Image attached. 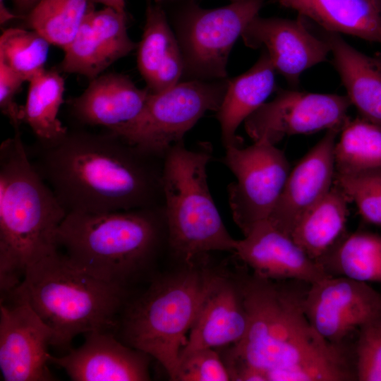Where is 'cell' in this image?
<instances>
[{
    "mask_svg": "<svg viewBox=\"0 0 381 381\" xmlns=\"http://www.w3.org/2000/svg\"><path fill=\"white\" fill-rule=\"evenodd\" d=\"M30 159L68 213L164 205L163 159L107 130L69 131L27 146Z\"/></svg>",
    "mask_w": 381,
    "mask_h": 381,
    "instance_id": "cell-1",
    "label": "cell"
},
{
    "mask_svg": "<svg viewBox=\"0 0 381 381\" xmlns=\"http://www.w3.org/2000/svg\"><path fill=\"white\" fill-rule=\"evenodd\" d=\"M248 323L243 339L220 354L231 380L267 381L273 371L346 356L308 319L306 292L275 280L239 274Z\"/></svg>",
    "mask_w": 381,
    "mask_h": 381,
    "instance_id": "cell-2",
    "label": "cell"
},
{
    "mask_svg": "<svg viewBox=\"0 0 381 381\" xmlns=\"http://www.w3.org/2000/svg\"><path fill=\"white\" fill-rule=\"evenodd\" d=\"M204 253L155 274L126 302L116 329L120 339L155 359L175 380L179 356L210 294L230 272L227 263Z\"/></svg>",
    "mask_w": 381,
    "mask_h": 381,
    "instance_id": "cell-3",
    "label": "cell"
},
{
    "mask_svg": "<svg viewBox=\"0 0 381 381\" xmlns=\"http://www.w3.org/2000/svg\"><path fill=\"white\" fill-rule=\"evenodd\" d=\"M58 248L76 267L130 289L155 274L168 251L164 205L104 213H68L56 233Z\"/></svg>",
    "mask_w": 381,
    "mask_h": 381,
    "instance_id": "cell-4",
    "label": "cell"
},
{
    "mask_svg": "<svg viewBox=\"0 0 381 381\" xmlns=\"http://www.w3.org/2000/svg\"><path fill=\"white\" fill-rule=\"evenodd\" d=\"M66 214L15 131L0 146L1 299L17 288L30 264L59 248L56 233Z\"/></svg>",
    "mask_w": 381,
    "mask_h": 381,
    "instance_id": "cell-5",
    "label": "cell"
},
{
    "mask_svg": "<svg viewBox=\"0 0 381 381\" xmlns=\"http://www.w3.org/2000/svg\"><path fill=\"white\" fill-rule=\"evenodd\" d=\"M11 296L27 301L51 328V346L67 351L79 334L116 329L131 294L75 266L58 248L30 264Z\"/></svg>",
    "mask_w": 381,
    "mask_h": 381,
    "instance_id": "cell-6",
    "label": "cell"
},
{
    "mask_svg": "<svg viewBox=\"0 0 381 381\" xmlns=\"http://www.w3.org/2000/svg\"><path fill=\"white\" fill-rule=\"evenodd\" d=\"M212 147L200 143L193 149L174 145L163 159L162 187L168 251L174 262L213 252L234 253L232 238L210 194L207 167Z\"/></svg>",
    "mask_w": 381,
    "mask_h": 381,
    "instance_id": "cell-7",
    "label": "cell"
},
{
    "mask_svg": "<svg viewBox=\"0 0 381 381\" xmlns=\"http://www.w3.org/2000/svg\"><path fill=\"white\" fill-rule=\"evenodd\" d=\"M174 32L183 62L184 80L227 78L230 52L265 0H243L205 8L197 0H155Z\"/></svg>",
    "mask_w": 381,
    "mask_h": 381,
    "instance_id": "cell-8",
    "label": "cell"
},
{
    "mask_svg": "<svg viewBox=\"0 0 381 381\" xmlns=\"http://www.w3.org/2000/svg\"><path fill=\"white\" fill-rule=\"evenodd\" d=\"M229 79L184 80L150 92L139 114L111 130L143 151L164 158L175 144L209 111H217Z\"/></svg>",
    "mask_w": 381,
    "mask_h": 381,
    "instance_id": "cell-9",
    "label": "cell"
},
{
    "mask_svg": "<svg viewBox=\"0 0 381 381\" xmlns=\"http://www.w3.org/2000/svg\"><path fill=\"white\" fill-rule=\"evenodd\" d=\"M224 164L236 180L228 186L234 221L246 235L269 219L284 187L290 165L284 153L265 140L226 148Z\"/></svg>",
    "mask_w": 381,
    "mask_h": 381,
    "instance_id": "cell-10",
    "label": "cell"
},
{
    "mask_svg": "<svg viewBox=\"0 0 381 381\" xmlns=\"http://www.w3.org/2000/svg\"><path fill=\"white\" fill-rule=\"evenodd\" d=\"M351 106L346 95L280 89L245 120L244 126L253 141L276 145L286 136L342 128Z\"/></svg>",
    "mask_w": 381,
    "mask_h": 381,
    "instance_id": "cell-11",
    "label": "cell"
},
{
    "mask_svg": "<svg viewBox=\"0 0 381 381\" xmlns=\"http://www.w3.org/2000/svg\"><path fill=\"white\" fill-rule=\"evenodd\" d=\"M303 308L316 331L334 344H342L357 327L381 323V294L367 282L343 276L309 284Z\"/></svg>",
    "mask_w": 381,
    "mask_h": 381,
    "instance_id": "cell-12",
    "label": "cell"
},
{
    "mask_svg": "<svg viewBox=\"0 0 381 381\" xmlns=\"http://www.w3.org/2000/svg\"><path fill=\"white\" fill-rule=\"evenodd\" d=\"M53 332L29 303L16 296L1 301L0 370L5 381H49Z\"/></svg>",
    "mask_w": 381,
    "mask_h": 381,
    "instance_id": "cell-13",
    "label": "cell"
},
{
    "mask_svg": "<svg viewBox=\"0 0 381 381\" xmlns=\"http://www.w3.org/2000/svg\"><path fill=\"white\" fill-rule=\"evenodd\" d=\"M241 37L251 49L262 48L268 54L276 72L294 89L307 69L327 60L330 53L328 43L314 35L306 18L296 19L255 16L243 30Z\"/></svg>",
    "mask_w": 381,
    "mask_h": 381,
    "instance_id": "cell-14",
    "label": "cell"
},
{
    "mask_svg": "<svg viewBox=\"0 0 381 381\" xmlns=\"http://www.w3.org/2000/svg\"><path fill=\"white\" fill-rule=\"evenodd\" d=\"M83 344L64 356L50 353L49 363L65 370L73 381H146L152 358L115 337L111 331L85 334Z\"/></svg>",
    "mask_w": 381,
    "mask_h": 381,
    "instance_id": "cell-15",
    "label": "cell"
},
{
    "mask_svg": "<svg viewBox=\"0 0 381 381\" xmlns=\"http://www.w3.org/2000/svg\"><path fill=\"white\" fill-rule=\"evenodd\" d=\"M137 47L128 34L126 13L107 6L99 11L92 8L64 49L60 69L91 80Z\"/></svg>",
    "mask_w": 381,
    "mask_h": 381,
    "instance_id": "cell-16",
    "label": "cell"
},
{
    "mask_svg": "<svg viewBox=\"0 0 381 381\" xmlns=\"http://www.w3.org/2000/svg\"><path fill=\"white\" fill-rule=\"evenodd\" d=\"M234 255L253 271L272 280L292 279L308 284L329 276L284 232L270 221L256 224L241 240Z\"/></svg>",
    "mask_w": 381,
    "mask_h": 381,
    "instance_id": "cell-17",
    "label": "cell"
},
{
    "mask_svg": "<svg viewBox=\"0 0 381 381\" xmlns=\"http://www.w3.org/2000/svg\"><path fill=\"white\" fill-rule=\"evenodd\" d=\"M341 131H327L289 174L267 220L290 236L301 216L319 202L334 184V146Z\"/></svg>",
    "mask_w": 381,
    "mask_h": 381,
    "instance_id": "cell-18",
    "label": "cell"
},
{
    "mask_svg": "<svg viewBox=\"0 0 381 381\" xmlns=\"http://www.w3.org/2000/svg\"><path fill=\"white\" fill-rule=\"evenodd\" d=\"M248 323L239 274L230 272L204 303L181 351L179 361L199 349L238 343L244 337Z\"/></svg>",
    "mask_w": 381,
    "mask_h": 381,
    "instance_id": "cell-19",
    "label": "cell"
},
{
    "mask_svg": "<svg viewBox=\"0 0 381 381\" xmlns=\"http://www.w3.org/2000/svg\"><path fill=\"white\" fill-rule=\"evenodd\" d=\"M150 91L140 89L121 73L101 74L69 104L73 116L83 124L111 130L134 119L143 109Z\"/></svg>",
    "mask_w": 381,
    "mask_h": 381,
    "instance_id": "cell-20",
    "label": "cell"
},
{
    "mask_svg": "<svg viewBox=\"0 0 381 381\" xmlns=\"http://www.w3.org/2000/svg\"><path fill=\"white\" fill-rule=\"evenodd\" d=\"M322 38L351 105L361 118L381 128V59L359 52L341 34L324 31Z\"/></svg>",
    "mask_w": 381,
    "mask_h": 381,
    "instance_id": "cell-21",
    "label": "cell"
},
{
    "mask_svg": "<svg viewBox=\"0 0 381 381\" xmlns=\"http://www.w3.org/2000/svg\"><path fill=\"white\" fill-rule=\"evenodd\" d=\"M137 64L150 92L176 85L183 77L179 44L163 8L147 6L142 39L137 47Z\"/></svg>",
    "mask_w": 381,
    "mask_h": 381,
    "instance_id": "cell-22",
    "label": "cell"
},
{
    "mask_svg": "<svg viewBox=\"0 0 381 381\" xmlns=\"http://www.w3.org/2000/svg\"><path fill=\"white\" fill-rule=\"evenodd\" d=\"M268 1L296 11L324 31L381 44V11L377 0Z\"/></svg>",
    "mask_w": 381,
    "mask_h": 381,
    "instance_id": "cell-23",
    "label": "cell"
},
{
    "mask_svg": "<svg viewBox=\"0 0 381 381\" xmlns=\"http://www.w3.org/2000/svg\"><path fill=\"white\" fill-rule=\"evenodd\" d=\"M275 73L268 54L263 50L250 69L229 79L223 101L217 111L225 148L241 145L236 131L275 90Z\"/></svg>",
    "mask_w": 381,
    "mask_h": 381,
    "instance_id": "cell-24",
    "label": "cell"
},
{
    "mask_svg": "<svg viewBox=\"0 0 381 381\" xmlns=\"http://www.w3.org/2000/svg\"><path fill=\"white\" fill-rule=\"evenodd\" d=\"M348 196L334 181L329 192L298 219L291 234L294 241L318 261L344 236Z\"/></svg>",
    "mask_w": 381,
    "mask_h": 381,
    "instance_id": "cell-25",
    "label": "cell"
},
{
    "mask_svg": "<svg viewBox=\"0 0 381 381\" xmlns=\"http://www.w3.org/2000/svg\"><path fill=\"white\" fill-rule=\"evenodd\" d=\"M318 262L332 276L381 282V236L368 232L342 236Z\"/></svg>",
    "mask_w": 381,
    "mask_h": 381,
    "instance_id": "cell-26",
    "label": "cell"
},
{
    "mask_svg": "<svg viewBox=\"0 0 381 381\" xmlns=\"http://www.w3.org/2000/svg\"><path fill=\"white\" fill-rule=\"evenodd\" d=\"M64 90V80L56 71L44 68L29 81L23 122L29 126L37 140H54L68 131L58 119Z\"/></svg>",
    "mask_w": 381,
    "mask_h": 381,
    "instance_id": "cell-27",
    "label": "cell"
},
{
    "mask_svg": "<svg viewBox=\"0 0 381 381\" xmlns=\"http://www.w3.org/2000/svg\"><path fill=\"white\" fill-rule=\"evenodd\" d=\"M334 146L337 173L381 167V128L362 119H349Z\"/></svg>",
    "mask_w": 381,
    "mask_h": 381,
    "instance_id": "cell-28",
    "label": "cell"
},
{
    "mask_svg": "<svg viewBox=\"0 0 381 381\" xmlns=\"http://www.w3.org/2000/svg\"><path fill=\"white\" fill-rule=\"evenodd\" d=\"M92 8L91 0H40L25 19L32 30L64 50Z\"/></svg>",
    "mask_w": 381,
    "mask_h": 381,
    "instance_id": "cell-29",
    "label": "cell"
},
{
    "mask_svg": "<svg viewBox=\"0 0 381 381\" xmlns=\"http://www.w3.org/2000/svg\"><path fill=\"white\" fill-rule=\"evenodd\" d=\"M50 44L33 30L8 28L0 37V58L29 82L44 69Z\"/></svg>",
    "mask_w": 381,
    "mask_h": 381,
    "instance_id": "cell-30",
    "label": "cell"
},
{
    "mask_svg": "<svg viewBox=\"0 0 381 381\" xmlns=\"http://www.w3.org/2000/svg\"><path fill=\"white\" fill-rule=\"evenodd\" d=\"M334 182L365 221L381 225V167L349 174L335 171Z\"/></svg>",
    "mask_w": 381,
    "mask_h": 381,
    "instance_id": "cell-31",
    "label": "cell"
},
{
    "mask_svg": "<svg viewBox=\"0 0 381 381\" xmlns=\"http://www.w3.org/2000/svg\"><path fill=\"white\" fill-rule=\"evenodd\" d=\"M229 371L217 351L203 349L180 359L174 381H228Z\"/></svg>",
    "mask_w": 381,
    "mask_h": 381,
    "instance_id": "cell-32",
    "label": "cell"
},
{
    "mask_svg": "<svg viewBox=\"0 0 381 381\" xmlns=\"http://www.w3.org/2000/svg\"><path fill=\"white\" fill-rule=\"evenodd\" d=\"M380 324L360 328L356 347V375L359 381H381Z\"/></svg>",
    "mask_w": 381,
    "mask_h": 381,
    "instance_id": "cell-33",
    "label": "cell"
},
{
    "mask_svg": "<svg viewBox=\"0 0 381 381\" xmlns=\"http://www.w3.org/2000/svg\"><path fill=\"white\" fill-rule=\"evenodd\" d=\"M24 80L0 58V109L13 126L20 130L23 123V106L15 102Z\"/></svg>",
    "mask_w": 381,
    "mask_h": 381,
    "instance_id": "cell-34",
    "label": "cell"
},
{
    "mask_svg": "<svg viewBox=\"0 0 381 381\" xmlns=\"http://www.w3.org/2000/svg\"><path fill=\"white\" fill-rule=\"evenodd\" d=\"M40 0H13L16 10L25 16L38 3Z\"/></svg>",
    "mask_w": 381,
    "mask_h": 381,
    "instance_id": "cell-35",
    "label": "cell"
},
{
    "mask_svg": "<svg viewBox=\"0 0 381 381\" xmlns=\"http://www.w3.org/2000/svg\"><path fill=\"white\" fill-rule=\"evenodd\" d=\"M22 16L13 13L5 5V0H0V23L4 25L8 21Z\"/></svg>",
    "mask_w": 381,
    "mask_h": 381,
    "instance_id": "cell-36",
    "label": "cell"
},
{
    "mask_svg": "<svg viewBox=\"0 0 381 381\" xmlns=\"http://www.w3.org/2000/svg\"><path fill=\"white\" fill-rule=\"evenodd\" d=\"M91 1L102 4L107 7L112 8L119 12L126 13L125 0H91Z\"/></svg>",
    "mask_w": 381,
    "mask_h": 381,
    "instance_id": "cell-37",
    "label": "cell"
},
{
    "mask_svg": "<svg viewBox=\"0 0 381 381\" xmlns=\"http://www.w3.org/2000/svg\"><path fill=\"white\" fill-rule=\"evenodd\" d=\"M147 4L150 5L152 4V0H146Z\"/></svg>",
    "mask_w": 381,
    "mask_h": 381,
    "instance_id": "cell-38",
    "label": "cell"
},
{
    "mask_svg": "<svg viewBox=\"0 0 381 381\" xmlns=\"http://www.w3.org/2000/svg\"><path fill=\"white\" fill-rule=\"evenodd\" d=\"M377 3H378V5L380 6V11H381V0H377Z\"/></svg>",
    "mask_w": 381,
    "mask_h": 381,
    "instance_id": "cell-39",
    "label": "cell"
},
{
    "mask_svg": "<svg viewBox=\"0 0 381 381\" xmlns=\"http://www.w3.org/2000/svg\"><path fill=\"white\" fill-rule=\"evenodd\" d=\"M231 2H237V1H243V0H230Z\"/></svg>",
    "mask_w": 381,
    "mask_h": 381,
    "instance_id": "cell-40",
    "label": "cell"
},
{
    "mask_svg": "<svg viewBox=\"0 0 381 381\" xmlns=\"http://www.w3.org/2000/svg\"><path fill=\"white\" fill-rule=\"evenodd\" d=\"M380 329H381V324H380Z\"/></svg>",
    "mask_w": 381,
    "mask_h": 381,
    "instance_id": "cell-41",
    "label": "cell"
}]
</instances>
